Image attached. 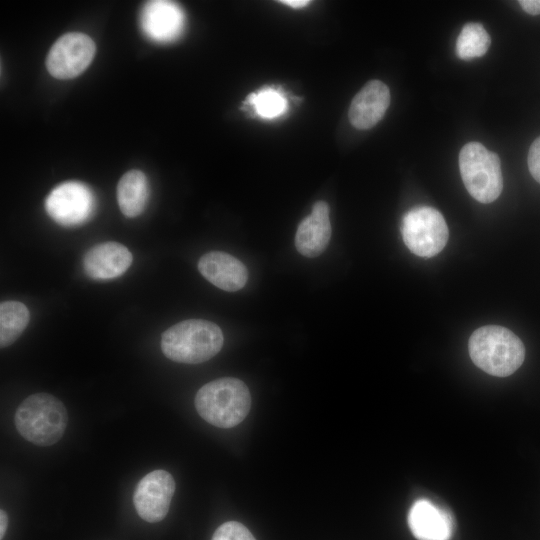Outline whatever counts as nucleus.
Wrapping results in <instances>:
<instances>
[{"label":"nucleus","instance_id":"obj_1","mask_svg":"<svg viewBox=\"0 0 540 540\" xmlns=\"http://www.w3.org/2000/svg\"><path fill=\"white\" fill-rule=\"evenodd\" d=\"M468 349L477 367L497 377L513 374L525 359V347L519 337L497 325L475 330L470 336Z\"/></svg>","mask_w":540,"mask_h":540},{"label":"nucleus","instance_id":"obj_2","mask_svg":"<svg viewBox=\"0 0 540 540\" xmlns=\"http://www.w3.org/2000/svg\"><path fill=\"white\" fill-rule=\"evenodd\" d=\"M219 326L204 319H187L163 332L161 349L170 360L199 364L214 357L222 348Z\"/></svg>","mask_w":540,"mask_h":540},{"label":"nucleus","instance_id":"obj_3","mask_svg":"<svg viewBox=\"0 0 540 540\" xmlns=\"http://www.w3.org/2000/svg\"><path fill=\"white\" fill-rule=\"evenodd\" d=\"M195 407L208 423L219 428H231L247 416L251 407V395L240 379L223 377L198 390Z\"/></svg>","mask_w":540,"mask_h":540},{"label":"nucleus","instance_id":"obj_4","mask_svg":"<svg viewBox=\"0 0 540 540\" xmlns=\"http://www.w3.org/2000/svg\"><path fill=\"white\" fill-rule=\"evenodd\" d=\"M14 423L19 434L38 446L58 442L67 427L64 404L48 393H35L23 400L16 410Z\"/></svg>","mask_w":540,"mask_h":540},{"label":"nucleus","instance_id":"obj_5","mask_svg":"<svg viewBox=\"0 0 540 540\" xmlns=\"http://www.w3.org/2000/svg\"><path fill=\"white\" fill-rule=\"evenodd\" d=\"M459 169L469 194L488 204L495 201L503 189L501 162L498 155L479 142H469L459 153Z\"/></svg>","mask_w":540,"mask_h":540},{"label":"nucleus","instance_id":"obj_6","mask_svg":"<svg viewBox=\"0 0 540 540\" xmlns=\"http://www.w3.org/2000/svg\"><path fill=\"white\" fill-rule=\"evenodd\" d=\"M401 233L407 248L420 257L440 253L449 235L443 215L429 206L409 210L402 219Z\"/></svg>","mask_w":540,"mask_h":540},{"label":"nucleus","instance_id":"obj_7","mask_svg":"<svg viewBox=\"0 0 540 540\" xmlns=\"http://www.w3.org/2000/svg\"><path fill=\"white\" fill-rule=\"evenodd\" d=\"M95 197L88 186L68 181L56 186L45 200L48 215L58 224L77 226L87 221L95 209Z\"/></svg>","mask_w":540,"mask_h":540},{"label":"nucleus","instance_id":"obj_8","mask_svg":"<svg viewBox=\"0 0 540 540\" xmlns=\"http://www.w3.org/2000/svg\"><path fill=\"white\" fill-rule=\"evenodd\" d=\"M95 52V43L88 35L79 32L64 34L49 50L47 70L57 79L74 78L90 65Z\"/></svg>","mask_w":540,"mask_h":540},{"label":"nucleus","instance_id":"obj_9","mask_svg":"<svg viewBox=\"0 0 540 540\" xmlns=\"http://www.w3.org/2000/svg\"><path fill=\"white\" fill-rule=\"evenodd\" d=\"M175 492V481L165 470H154L137 484L133 504L138 515L145 521L159 522L167 515Z\"/></svg>","mask_w":540,"mask_h":540},{"label":"nucleus","instance_id":"obj_10","mask_svg":"<svg viewBox=\"0 0 540 540\" xmlns=\"http://www.w3.org/2000/svg\"><path fill=\"white\" fill-rule=\"evenodd\" d=\"M141 28L151 40L170 42L176 39L184 27L181 8L171 1H149L142 9Z\"/></svg>","mask_w":540,"mask_h":540},{"label":"nucleus","instance_id":"obj_11","mask_svg":"<svg viewBox=\"0 0 540 540\" xmlns=\"http://www.w3.org/2000/svg\"><path fill=\"white\" fill-rule=\"evenodd\" d=\"M133 256L118 242H103L91 247L83 257L85 273L95 280H109L121 276L131 266Z\"/></svg>","mask_w":540,"mask_h":540},{"label":"nucleus","instance_id":"obj_12","mask_svg":"<svg viewBox=\"0 0 540 540\" xmlns=\"http://www.w3.org/2000/svg\"><path fill=\"white\" fill-rule=\"evenodd\" d=\"M390 104V91L379 80L367 82L354 96L348 116L351 124L360 130L370 129L384 116Z\"/></svg>","mask_w":540,"mask_h":540},{"label":"nucleus","instance_id":"obj_13","mask_svg":"<svg viewBox=\"0 0 540 540\" xmlns=\"http://www.w3.org/2000/svg\"><path fill=\"white\" fill-rule=\"evenodd\" d=\"M198 270L210 283L228 292L240 290L248 279L245 265L234 256L221 251L202 255L198 261Z\"/></svg>","mask_w":540,"mask_h":540},{"label":"nucleus","instance_id":"obj_14","mask_svg":"<svg viewBox=\"0 0 540 540\" xmlns=\"http://www.w3.org/2000/svg\"><path fill=\"white\" fill-rule=\"evenodd\" d=\"M329 206L325 201L316 202L311 214L298 225L295 246L306 257H317L326 249L331 238Z\"/></svg>","mask_w":540,"mask_h":540},{"label":"nucleus","instance_id":"obj_15","mask_svg":"<svg viewBox=\"0 0 540 540\" xmlns=\"http://www.w3.org/2000/svg\"><path fill=\"white\" fill-rule=\"evenodd\" d=\"M408 525L418 540H449L453 532L450 514L426 499L413 503L408 513Z\"/></svg>","mask_w":540,"mask_h":540},{"label":"nucleus","instance_id":"obj_16","mask_svg":"<svg viewBox=\"0 0 540 540\" xmlns=\"http://www.w3.org/2000/svg\"><path fill=\"white\" fill-rule=\"evenodd\" d=\"M148 197L149 184L142 171L130 170L120 178L117 185V201L126 217L140 215L146 208Z\"/></svg>","mask_w":540,"mask_h":540},{"label":"nucleus","instance_id":"obj_17","mask_svg":"<svg viewBox=\"0 0 540 540\" xmlns=\"http://www.w3.org/2000/svg\"><path fill=\"white\" fill-rule=\"evenodd\" d=\"M30 314L25 304L19 301H4L0 304V345L13 344L29 323Z\"/></svg>","mask_w":540,"mask_h":540},{"label":"nucleus","instance_id":"obj_18","mask_svg":"<svg viewBox=\"0 0 540 540\" xmlns=\"http://www.w3.org/2000/svg\"><path fill=\"white\" fill-rule=\"evenodd\" d=\"M491 38L478 22L466 23L461 29L455 45L456 55L463 60L483 56L489 49Z\"/></svg>","mask_w":540,"mask_h":540},{"label":"nucleus","instance_id":"obj_19","mask_svg":"<svg viewBox=\"0 0 540 540\" xmlns=\"http://www.w3.org/2000/svg\"><path fill=\"white\" fill-rule=\"evenodd\" d=\"M247 100L264 118H274L286 110V99L274 89H265L251 94Z\"/></svg>","mask_w":540,"mask_h":540},{"label":"nucleus","instance_id":"obj_20","mask_svg":"<svg viewBox=\"0 0 540 540\" xmlns=\"http://www.w3.org/2000/svg\"><path fill=\"white\" fill-rule=\"evenodd\" d=\"M212 540H256L253 534L241 523L228 521L220 525Z\"/></svg>","mask_w":540,"mask_h":540},{"label":"nucleus","instance_id":"obj_21","mask_svg":"<svg viewBox=\"0 0 540 540\" xmlns=\"http://www.w3.org/2000/svg\"><path fill=\"white\" fill-rule=\"evenodd\" d=\"M527 162L532 177L540 183V136L531 144L528 151Z\"/></svg>","mask_w":540,"mask_h":540},{"label":"nucleus","instance_id":"obj_22","mask_svg":"<svg viewBox=\"0 0 540 540\" xmlns=\"http://www.w3.org/2000/svg\"><path fill=\"white\" fill-rule=\"evenodd\" d=\"M521 8L530 15H540V0H520Z\"/></svg>","mask_w":540,"mask_h":540},{"label":"nucleus","instance_id":"obj_23","mask_svg":"<svg viewBox=\"0 0 540 540\" xmlns=\"http://www.w3.org/2000/svg\"><path fill=\"white\" fill-rule=\"evenodd\" d=\"M8 525V516L4 510L0 511V539L2 540Z\"/></svg>","mask_w":540,"mask_h":540},{"label":"nucleus","instance_id":"obj_24","mask_svg":"<svg viewBox=\"0 0 540 540\" xmlns=\"http://www.w3.org/2000/svg\"><path fill=\"white\" fill-rule=\"evenodd\" d=\"M279 2L292 8H302L310 3L308 0H282Z\"/></svg>","mask_w":540,"mask_h":540}]
</instances>
